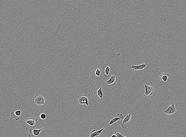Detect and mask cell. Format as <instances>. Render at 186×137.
Returning <instances> with one entry per match:
<instances>
[{
    "mask_svg": "<svg viewBox=\"0 0 186 137\" xmlns=\"http://www.w3.org/2000/svg\"><path fill=\"white\" fill-rule=\"evenodd\" d=\"M124 119V116L122 113L117 115V116L111 119L109 122L108 126L112 125L113 124L118 121L123 120Z\"/></svg>",
    "mask_w": 186,
    "mask_h": 137,
    "instance_id": "7c38bea8",
    "label": "cell"
},
{
    "mask_svg": "<svg viewBox=\"0 0 186 137\" xmlns=\"http://www.w3.org/2000/svg\"><path fill=\"white\" fill-rule=\"evenodd\" d=\"M114 134L116 135L117 137H127L123 136L119 131L117 130L115 132Z\"/></svg>",
    "mask_w": 186,
    "mask_h": 137,
    "instance_id": "e0dca14e",
    "label": "cell"
},
{
    "mask_svg": "<svg viewBox=\"0 0 186 137\" xmlns=\"http://www.w3.org/2000/svg\"><path fill=\"white\" fill-rule=\"evenodd\" d=\"M39 119L38 118H29L26 121V123L30 126H34L38 121Z\"/></svg>",
    "mask_w": 186,
    "mask_h": 137,
    "instance_id": "4fadbf2b",
    "label": "cell"
},
{
    "mask_svg": "<svg viewBox=\"0 0 186 137\" xmlns=\"http://www.w3.org/2000/svg\"><path fill=\"white\" fill-rule=\"evenodd\" d=\"M111 137H117V136L116 135L114 134L111 135Z\"/></svg>",
    "mask_w": 186,
    "mask_h": 137,
    "instance_id": "d6986e66",
    "label": "cell"
},
{
    "mask_svg": "<svg viewBox=\"0 0 186 137\" xmlns=\"http://www.w3.org/2000/svg\"><path fill=\"white\" fill-rule=\"evenodd\" d=\"M118 80V79L116 75H113L110 76V79L106 82V85L109 86H114L116 84Z\"/></svg>",
    "mask_w": 186,
    "mask_h": 137,
    "instance_id": "9c48e42d",
    "label": "cell"
},
{
    "mask_svg": "<svg viewBox=\"0 0 186 137\" xmlns=\"http://www.w3.org/2000/svg\"><path fill=\"white\" fill-rule=\"evenodd\" d=\"M45 128V127H44L39 129H30L29 131V133L28 135V136L29 137L39 136H40L41 131Z\"/></svg>",
    "mask_w": 186,
    "mask_h": 137,
    "instance_id": "52a82bcc",
    "label": "cell"
},
{
    "mask_svg": "<svg viewBox=\"0 0 186 137\" xmlns=\"http://www.w3.org/2000/svg\"><path fill=\"white\" fill-rule=\"evenodd\" d=\"M77 100L79 105L82 107L84 104L88 106L89 98L87 95H80L77 96Z\"/></svg>",
    "mask_w": 186,
    "mask_h": 137,
    "instance_id": "3957f363",
    "label": "cell"
},
{
    "mask_svg": "<svg viewBox=\"0 0 186 137\" xmlns=\"http://www.w3.org/2000/svg\"><path fill=\"white\" fill-rule=\"evenodd\" d=\"M170 76V75L169 73H162L160 75L159 77L160 80L165 82L168 80Z\"/></svg>",
    "mask_w": 186,
    "mask_h": 137,
    "instance_id": "9a60e30c",
    "label": "cell"
},
{
    "mask_svg": "<svg viewBox=\"0 0 186 137\" xmlns=\"http://www.w3.org/2000/svg\"><path fill=\"white\" fill-rule=\"evenodd\" d=\"M132 117L131 113H129V115H127L121 124V126L123 129H127L128 127L130 126L131 124Z\"/></svg>",
    "mask_w": 186,
    "mask_h": 137,
    "instance_id": "7a4b0ae2",
    "label": "cell"
},
{
    "mask_svg": "<svg viewBox=\"0 0 186 137\" xmlns=\"http://www.w3.org/2000/svg\"><path fill=\"white\" fill-rule=\"evenodd\" d=\"M148 65V63H145V62H144L142 64L138 65H132L130 67V68L134 71H135L138 70H143L147 67Z\"/></svg>",
    "mask_w": 186,
    "mask_h": 137,
    "instance_id": "30bf717a",
    "label": "cell"
},
{
    "mask_svg": "<svg viewBox=\"0 0 186 137\" xmlns=\"http://www.w3.org/2000/svg\"><path fill=\"white\" fill-rule=\"evenodd\" d=\"M144 84L145 87V92L144 96L145 97H150L153 94L154 90V87L153 86L147 85L144 82Z\"/></svg>",
    "mask_w": 186,
    "mask_h": 137,
    "instance_id": "8992f818",
    "label": "cell"
},
{
    "mask_svg": "<svg viewBox=\"0 0 186 137\" xmlns=\"http://www.w3.org/2000/svg\"><path fill=\"white\" fill-rule=\"evenodd\" d=\"M93 97L96 101L102 103L103 99V93L102 91V88L98 90H96L94 92Z\"/></svg>",
    "mask_w": 186,
    "mask_h": 137,
    "instance_id": "5b68a950",
    "label": "cell"
},
{
    "mask_svg": "<svg viewBox=\"0 0 186 137\" xmlns=\"http://www.w3.org/2000/svg\"><path fill=\"white\" fill-rule=\"evenodd\" d=\"M32 102L34 103L39 105L45 104V100L44 97L42 95H36L33 98Z\"/></svg>",
    "mask_w": 186,
    "mask_h": 137,
    "instance_id": "277c9868",
    "label": "cell"
},
{
    "mask_svg": "<svg viewBox=\"0 0 186 137\" xmlns=\"http://www.w3.org/2000/svg\"><path fill=\"white\" fill-rule=\"evenodd\" d=\"M178 109L177 104L175 102H173L168 108L163 111V113L166 115L170 116L176 113Z\"/></svg>",
    "mask_w": 186,
    "mask_h": 137,
    "instance_id": "6da1fadb",
    "label": "cell"
},
{
    "mask_svg": "<svg viewBox=\"0 0 186 137\" xmlns=\"http://www.w3.org/2000/svg\"><path fill=\"white\" fill-rule=\"evenodd\" d=\"M40 117L42 120H44L46 119L47 116L46 114L44 113H41L40 116Z\"/></svg>",
    "mask_w": 186,
    "mask_h": 137,
    "instance_id": "ac0fdd59",
    "label": "cell"
},
{
    "mask_svg": "<svg viewBox=\"0 0 186 137\" xmlns=\"http://www.w3.org/2000/svg\"><path fill=\"white\" fill-rule=\"evenodd\" d=\"M22 113V110H17L12 111L10 113L11 116L14 118L16 121L20 120Z\"/></svg>",
    "mask_w": 186,
    "mask_h": 137,
    "instance_id": "8fae6325",
    "label": "cell"
},
{
    "mask_svg": "<svg viewBox=\"0 0 186 137\" xmlns=\"http://www.w3.org/2000/svg\"><path fill=\"white\" fill-rule=\"evenodd\" d=\"M111 68L107 64L103 65L102 71V75L105 77L108 78L109 75V73Z\"/></svg>",
    "mask_w": 186,
    "mask_h": 137,
    "instance_id": "ba28073f",
    "label": "cell"
},
{
    "mask_svg": "<svg viewBox=\"0 0 186 137\" xmlns=\"http://www.w3.org/2000/svg\"><path fill=\"white\" fill-rule=\"evenodd\" d=\"M106 128V127H105L97 131L95 129L93 130L91 132L90 135L89 137H95L100 135L103 131Z\"/></svg>",
    "mask_w": 186,
    "mask_h": 137,
    "instance_id": "5bb4252c",
    "label": "cell"
},
{
    "mask_svg": "<svg viewBox=\"0 0 186 137\" xmlns=\"http://www.w3.org/2000/svg\"><path fill=\"white\" fill-rule=\"evenodd\" d=\"M95 75L96 77L98 78L101 77L102 75V71L100 68L97 67L95 72Z\"/></svg>",
    "mask_w": 186,
    "mask_h": 137,
    "instance_id": "2e32d148",
    "label": "cell"
}]
</instances>
